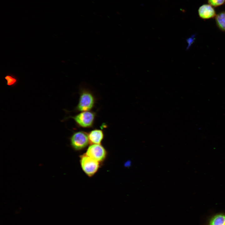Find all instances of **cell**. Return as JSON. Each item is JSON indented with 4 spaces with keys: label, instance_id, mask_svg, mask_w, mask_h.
<instances>
[{
    "label": "cell",
    "instance_id": "1",
    "mask_svg": "<svg viewBox=\"0 0 225 225\" xmlns=\"http://www.w3.org/2000/svg\"><path fill=\"white\" fill-rule=\"evenodd\" d=\"M96 98L93 93L88 89H81L78 104L75 109L77 112L90 111L94 107Z\"/></svg>",
    "mask_w": 225,
    "mask_h": 225
},
{
    "label": "cell",
    "instance_id": "2",
    "mask_svg": "<svg viewBox=\"0 0 225 225\" xmlns=\"http://www.w3.org/2000/svg\"><path fill=\"white\" fill-rule=\"evenodd\" d=\"M95 112L90 111L81 112L76 115L66 117L63 120L68 118H72L77 126L84 128H91L93 126L95 117Z\"/></svg>",
    "mask_w": 225,
    "mask_h": 225
},
{
    "label": "cell",
    "instance_id": "3",
    "mask_svg": "<svg viewBox=\"0 0 225 225\" xmlns=\"http://www.w3.org/2000/svg\"><path fill=\"white\" fill-rule=\"evenodd\" d=\"M70 141L72 147L77 151L84 149L90 143L88 133L82 131L74 132Z\"/></svg>",
    "mask_w": 225,
    "mask_h": 225
},
{
    "label": "cell",
    "instance_id": "4",
    "mask_svg": "<svg viewBox=\"0 0 225 225\" xmlns=\"http://www.w3.org/2000/svg\"><path fill=\"white\" fill-rule=\"evenodd\" d=\"M80 162L83 171L90 177L94 175L99 167V162L92 159L85 154L81 156Z\"/></svg>",
    "mask_w": 225,
    "mask_h": 225
},
{
    "label": "cell",
    "instance_id": "5",
    "mask_svg": "<svg viewBox=\"0 0 225 225\" xmlns=\"http://www.w3.org/2000/svg\"><path fill=\"white\" fill-rule=\"evenodd\" d=\"M85 154L99 162L105 159L106 151L101 144H92L88 147Z\"/></svg>",
    "mask_w": 225,
    "mask_h": 225
},
{
    "label": "cell",
    "instance_id": "6",
    "mask_svg": "<svg viewBox=\"0 0 225 225\" xmlns=\"http://www.w3.org/2000/svg\"><path fill=\"white\" fill-rule=\"evenodd\" d=\"M198 13L200 18L205 20L215 18L217 15L213 7L208 4L201 6L198 9Z\"/></svg>",
    "mask_w": 225,
    "mask_h": 225
},
{
    "label": "cell",
    "instance_id": "7",
    "mask_svg": "<svg viewBox=\"0 0 225 225\" xmlns=\"http://www.w3.org/2000/svg\"><path fill=\"white\" fill-rule=\"evenodd\" d=\"M90 143L100 144L104 137L103 131L100 129H95L88 133Z\"/></svg>",
    "mask_w": 225,
    "mask_h": 225
},
{
    "label": "cell",
    "instance_id": "8",
    "mask_svg": "<svg viewBox=\"0 0 225 225\" xmlns=\"http://www.w3.org/2000/svg\"><path fill=\"white\" fill-rule=\"evenodd\" d=\"M207 225H225V213L219 212L210 217Z\"/></svg>",
    "mask_w": 225,
    "mask_h": 225
},
{
    "label": "cell",
    "instance_id": "9",
    "mask_svg": "<svg viewBox=\"0 0 225 225\" xmlns=\"http://www.w3.org/2000/svg\"><path fill=\"white\" fill-rule=\"evenodd\" d=\"M218 27L221 31L225 32V11L218 13L215 17Z\"/></svg>",
    "mask_w": 225,
    "mask_h": 225
},
{
    "label": "cell",
    "instance_id": "10",
    "mask_svg": "<svg viewBox=\"0 0 225 225\" xmlns=\"http://www.w3.org/2000/svg\"><path fill=\"white\" fill-rule=\"evenodd\" d=\"M5 79L7 81V85L9 86H13L18 82L17 79L12 75H7L5 77Z\"/></svg>",
    "mask_w": 225,
    "mask_h": 225
},
{
    "label": "cell",
    "instance_id": "11",
    "mask_svg": "<svg viewBox=\"0 0 225 225\" xmlns=\"http://www.w3.org/2000/svg\"><path fill=\"white\" fill-rule=\"evenodd\" d=\"M208 4L213 7H216L225 4V0H207Z\"/></svg>",
    "mask_w": 225,
    "mask_h": 225
}]
</instances>
